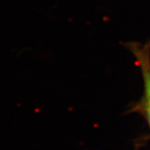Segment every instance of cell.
Masks as SVG:
<instances>
[{
    "label": "cell",
    "instance_id": "obj_1",
    "mask_svg": "<svg viewBox=\"0 0 150 150\" xmlns=\"http://www.w3.org/2000/svg\"><path fill=\"white\" fill-rule=\"evenodd\" d=\"M129 49L134 54L143 74L144 87V103L150 126V43H129Z\"/></svg>",
    "mask_w": 150,
    "mask_h": 150
}]
</instances>
